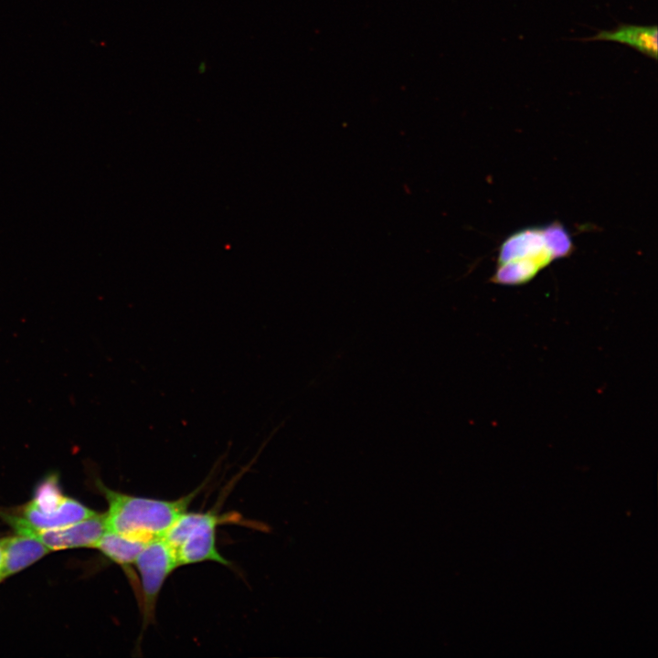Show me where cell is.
<instances>
[{"label": "cell", "mask_w": 658, "mask_h": 658, "mask_svg": "<svg viewBox=\"0 0 658 658\" xmlns=\"http://www.w3.org/2000/svg\"><path fill=\"white\" fill-rule=\"evenodd\" d=\"M105 498L107 531L144 543L163 537L175 521L186 511L205 484L174 500L137 496L95 482Z\"/></svg>", "instance_id": "6da1fadb"}, {"label": "cell", "mask_w": 658, "mask_h": 658, "mask_svg": "<svg viewBox=\"0 0 658 658\" xmlns=\"http://www.w3.org/2000/svg\"><path fill=\"white\" fill-rule=\"evenodd\" d=\"M98 512L77 499L66 495L58 473L50 472L36 486L32 498L22 507L20 515H5L16 533L48 530L86 519Z\"/></svg>", "instance_id": "7a4b0ae2"}, {"label": "cell", "mask_w": 658, "mask_h": 658, "mask_svg": "<svg viewBox=\"0 0 658 658\" xmlns=\"http://www.w3.org/2000/svg\"><path fill=\"white\" fill-rule=\"evenodd\" d=\"M218 512H184L163 536L177 567L213 561L227 567L231 563L217 546V529L223 522Z\"/></svg>", "instance_id": "3957f363"}, {"label": "cell", "mask_w": 658, "mask_h": 658, "mask_svg": "<svg viewBox=\"0 0 658 658\" xmlns=\"http://www.w3.org/2000/svg\"><path fill=\"white\" fill-rule=\"evenodd\" d=\"M139 607L143 617L142 630L154 621L156 603L163 586L177 568L174 555L163 537L148 542L137 556Z\"/></svg>", "instance_id": "277c9868"}, {"label": "cell", "mask_w": 658, "mask_h": 658, "mask_svg": "<svg viewBox=\"0 0 658 658\" xmlns=\"http://www.w3.org/2000/svg\"><path fill=\"white\" fill-rule=\"evenodd\" d=\"M107 531L105 515L97 513L73 524L48 530H25L19 534L32 536L51 552L70 548H95Z\"/></svg>", "instance_id": "5b68a950"}, {"label": "cell", "mask_w": 658, "mask_h": 658, "mask_svg": "<svg viewBox=\"0 0 658 658\" xmlns=\"http://www.w3.org/2000/svg\"><path fill=\"white\" fill-rule=\"evenodd\" d=\"M2 546V565L0 577L3 579L16 574L51 551L32 536L16 533L0 538Z\"/></svg>", "instance_id": "8992f818"}, {"label": "cell", "mask_w": 658, "mask_h": 658, "mask_svg": "<svg viewBox=\"0 0 658 658\" xmlns=\"http://www.w3.org/2000/svg\"><path fill=\"white\" fill-rule=\"evenodd\" d=\"M583 41L605 40L627 45L656 60L658 54V29L654 26L619 24L611 30H600Z\"/></svg>", "instance_id": "52a82bcc"}, {"label": "cell", "mask_w": 658, "mask_h": 658, "mask_svg": "<svg viewBox=\"0 0 658 658\" xmlns=\"http://www.w3.org/2000/svg\"><path fill=\"white\" fill-rule=\"evenodd\" d=\"M147 543L122 536L106 531L97 543L95 549L99 550L111 561L122 567L131 581L136 598L139 600V582L132 565Z\"/></svg>", "instance_id": "ba28073f"}, {"label": "cell", "mask_w": 658, "mask_h": 658, "mask_svg": "<svg viewBox=\"0 0 658 658\" xmlns=\"http://www.w3.org/2000/svg\"><path fill=\"white\" fill-rule=\"evenodd\" d=\"M2 557H3V555H2V546H1V541H0V568H1V565H2ZM0 578H1V577H0ZM1 580H2V578H1Z\"/></svg>", "instance_id": "9c48e42d"}, {"label": "cell", "mask_w": 658, "mask_h": 658, "mask_svg": "<svg viewBox=\"0 0 658 658\" xmlns=\"http://www.w3.org/2000/svg\"><path fill=\"white\" fill-rule=\"evenodd\" d=\"M1 581H2V580H1V578H0V582H1Z\"/></svg>", "instance_id": "30bf717a"}]
</instances>
